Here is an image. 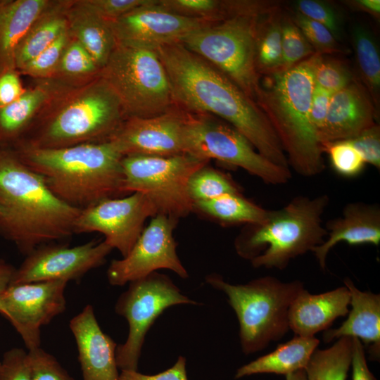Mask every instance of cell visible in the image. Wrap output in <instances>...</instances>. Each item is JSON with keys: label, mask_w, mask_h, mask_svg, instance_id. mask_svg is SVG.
<instances>
[{"label": "cell", "mask_w": 380, "mask_h": 380, "mask_svg": "<svg viewBox=\"0 0 380 380\" xmlns=\"http://www.w3.org/2000/svg\"><path fill=\"white\" fill-rule=\"evenodd\" d=\"M15 269L11 264L0 258V297L11 284Z\"/></svg>", "instance_id": "f907efd6"}, {"label": "cell", "mask_w": 380, "mask_h": 380, "mask_svg": "<svg viewBox=\"0 0 380 380\" xmlns=\"http://www.w3.org/2000/svg\"><path fill=\"white\" fill-rule=\"evenodd\" d=\"M167 73L176 106L218 118L243 134L264 157L289 168L281 142L257 103L215 66L181 43L155 49Z\"/></svg>", "instance_id": "6da1fadb"}, {"label": "cell", "mask_w": 380, "mask_h": 380, "mask_svg": "<svg viewBox=\"0 0 380 380\" xmlns=\"http://www.w3.org/2000/svg\"><path fill=\"white\" fill-rule=\"evenodd\" d=\"M112 250L104 241L95 240L73 247L42 245L27 255L15 269L11 284L78 280L103 265Z\"/></svg>", "instance_id": "2e32d148"}, {"label": "cell", "mask_w": 380, "mask_h": 380, "mask_svg": "<svg viewBox=\"0 0 380 380\" xmlns=\"http://www.w3.org/2000/svg\"><path fill=\"white\" fill-rule=\"evenodd\" d=\"M70 1H52L19 43L15 54L18 70L38 56L68 29L66 12Z\"/></svg>", "instance_id": "83f0119b"}, {"label": "cell", "mask_w": 380, "mask_h": 380, "mask_svg": "<svg viewBox=\"0 0 380 380\" xmlns=\"http://www.w3.org/2000/svg\"><path fill=\"white\" fill-rule=\"evenodd\" d=\"M353 8L363 11L379 18L380 13L379 0H356L348 1Z\"/></svg>", "instance_id": "816d5d0a"}, {"label": "cell", "mask_w": 380, "mask_h": 380, "mask_svg": "<svg viewBox=\"0 0 380 380\" xmlns=\"http://www.w3.org/2000/svg\"><path fill=\"white\" fill-rule=\"evenodd\" d=\"M322 147L329 155L332 168L342 177H355L363 171L364 159L346 140L326 143Z\"/></svg>", "instance_id": "74e56055"}, {"label": "cell", "mask_w": 380, "mask_h": 380, "mask_svg": "<svg viewBox=\"0 0 380 380\" xmlns=\"http://www.w3.org/2000/svg\"><path fill=\"white\" fill-rule=\"evenodd\" d=\"M198 303L184 295L171 279L156 272L129 282L127 291L118 298L115 312L129 324L125 342L118 345L115 359L121 370L138 369L146 335L156 319L169 307Z\"/></svg>", "instance_id": "7c38bea8"}, {"label": "cell", "mask_w": 380, "mask_h": 380, "mask_svg": "<svg viewBox=\"0 0 380 380\" xmlns=\"http://www.w3.org/2000/svg\"><path fill=\"white\" fill-rule=\"evenodd\" d=\"M39 81L13 102L0 108V143L15 144L20 140L50 101L72 87L53 79Z\"/></svg>", "instance_id": "cb8c5ba5"}, {"label": "cell", "mask_w": 380, "mask_h": 380, "mask_svg": "<svg viewBox=\"0 0 380 380\" xmlns=\"http://www.w3.org/2000/svg\"><path fill=\"white\" fill-rule=\"evenodd\" d=\"M163 9L188 18L219 22L229 18L226 1L217 0H157Z\"/></svg>", "instance_id": "e575fe53"}, {"label": "cell", "mask_w": 380, "mask_h": 380, "mask_svg": "<svg viewBox=\"0 0 380 380\" xmlns=\"http://www.w3.org/2000/svg\"><path fill=\"white\" fill-rule=\"evenodd\" d=\"M65 281L11 284L0 297V314L20 335L28 350L40 347L41 328L66 308Z\"/></svg>", "instance_id": "9a60e30c"}, {"label": "cell", "mask_w": 380, "mask_h": 380, "mask_svg": "<svg viewBox=\"0 0 380 380\" xmlns=\"http://www.w3.org/2000/svg\"><path fill=\"white\" fill-rule=\"evenodd\" d=\"M66 16L70 36L84 46L101 70L116 44L110 22L84 0L70 1Z\"/></svg>", "instance_id": "d4e9b609"}, {"label": "cell", "mask_w": 380, "mask_h": 380, "mask_svg": "<svg viewBox=\"0 0 380 380\" xmlns=\"http://www.w3.org/2000/svg\"><path fill=\"white\" fill-rule=\"evenodd\" d=\"M376 118L377 109L369 94L354 78L348 85L332 94L317 137L321 145L346 140L375 125Z\"/></svg>", "instance_id": "d6986e66"}, {"label": "cell", "mask_w": 380, "mask_h": 380, "mask_svg": "<svg viewBox=\"0 0 380 380\" xmlns=\"http://www.w3.org/2000/svg\"><path fill=\"white\" fill-rule=\"evenodd\" d=\"M188 191L193 202L213 199L225 194H239V186L228 176L208 165L190 177Z\"/></svg>", "instance_id": "836d02e7"}, {"label": "cell", "mask_w": 380, "mask_h": 380, "mask_svg": "<svg viewBox=\"0 0 380 380\" xmlns=\"http://www.w3.org/2000/svg\"><path fill=\"white\" fill-rule=\"evenodd\" d=\"M179 220L158 214L144 228L129 254L113 260L107 270V278L113 286L144 278L158 270L167 269L186 279L188 272L176 251L173 231Z\"/></svg>", "instance_id": "5bb4252c"}, {"label": "cell", "mask_w": 380, "mask_h": 380, "mask_svg": "<svg viewBox=\"0 0 380 380\" xmlns=\"http://www.w3.org/2000/svg\"><path fill=\"white\" fill-rule=\"evenodd\" d=\"M292 21L301 31L315 53L324 55L339 52L338 42L323 25L297 12Z\"/></svg>", "instance_id": "ab89813d"}, {"label": "cell", "mask_w": 380, "mask_h": 380, "mask_svg": "<svg viewBox=\"0 0 380 380\" xmlns=\"http://www.w3.org/2000/svg\"><path fill=\"white\" fill-rule=\"evenodd\" d=\"M265 15L229 17L191 32L180 43L223 72L256 102L261 88L255 65L256 37Z\"/></svg>", "instance_id": "9c48e42d"}, {"label": "cell", "mask_w": 380, "mask_h": 380, "mask_svg": "<svg viewBox=\"0 0 380 380\" xmlns=\"http://www.w3.org/2000/svg\"><path fill=\"white\" fill-rule=\"evenodd\" d=\"M206 282L223 291L239 323L241 350L250 355L280 340L289 330V310L295 298L305 289L299 280L284 282L265 276L246 284H232L215 274Z\"/></svg>", "instance_id": "52a82bcc"}, {"label": "cell", "mask_w": 380, "mask_h": 380, "mask_svg": "<svg viewBox=\"0 0 380 380\" xmlns=\"http://www.w3.org/2000/svg\"><path fill=\"white\" fill-rule=\"evenodd\" d=\"M32 380H75L56 358L40 347L28 350Z\"/></svg>", "instance_id": "60d3db41"}, {"label": "cell", "mask_w": 380, "mask_h": 380, "mask_svg": "<svg viewBox=\"0 0 380 380\" xmlns=\"http://www.w3.org/2000/svg\"><path fill=\"white\" fill-rule=\"evenodd\" d=\"M283 67L286 70L315 53L301 31L292 20H285L281 26Z\"/></svg>", "instance_id": "f35d334b"}, {"label": "cell", "mask_w": 380, "mask_h": 380, "mask_svg": "<svg viewBox=\"0 0 380 380\" xmlns=\"http://www.w3.org/2000/svg\"><path fill=\"white\" fill-rule=\"evenodd\" d=\"M311 59L315 84L331 94L342 89L355 78L338 60L317 53L311 56Z\"/></svg>", "instance_id": "d590c367"}, {"label": "cell", "mask_w": 380, "mask_h": 380, "mask_svg": "<svg viewBox=\"0 0 380 380\" xmlns=\"http://www.w3.org/2000/svg\"><path fill=\"white\" fill-rule=\"evenodd\" d=\"M70 39L67 29L51 45L20 68L18 72L38 80L52 79Z\"/></svg>", "instance_id": "8d00e7d4"}, {"label": "cell", "mask_w": 380, "mask_h": 380, "mask_svg": "<svg viewBox=\"0 0 380 380\" xmlns=\"http://www.w3.org/2000/svg\"><path fill=\"white\" fill-rule=\"evenodd\" d=\"M281 26L278 10L263 16L259 23L255 65L260 75L267 76L282 70Z\"/></svg>", "instance_id": "4dcf8cb0"}, {"label": "cell", "mask_w": 380, "mask_h": 380, "mask_svg": "<svg viewBox=\"0 0 380 380\" xmlns=\"http://www.w3.org/2000/svg\"><path fill=\"white\" fill-rule=\"evenodd\" d=\"M319 344L315 337L295 336L292 339L279 344L275 350L240 367L235 379L257 374L287 375L305 370L309 360Z\"/></svg>", "instance_id": "4316f807"}, {"label": "cell", "mask_w": 380, "mask_h": 380, "mask_svg": "<svg viewBox=\"0 0 380 380\" xmlns=\"http://www.w3.org/2000/svg\"><path fill=\"white\" fill-rule=\"evenodd\" d=\"M20 75L17 69L0 72V108L11 103L25 91Z\"/></svg>", "instance_id": "7dc6e473"}, {"label": "cell", "mask_w": 380, "mask_h": 380, "mask_svg": "<svg viewBox=\"0 0 380 380\" xmlns=\"http://www.w3.org/2000/svg\"><path fill=\"white\" fill-rule=\"evenodd\" d=\"M350 293L344 285L319 294L303 289L293 300L289 310V325L296 336L315 337L349 312Z\"/></svg>", "instance_id": "603a6c76"}, {"label": "cell", "mask_w": 380, "mask_h": 380, "mask_svg": "<svg viewBox=\"0 0 380 380\" xmlns=\"http://www.w3.org/2000/svg\"><path fill=\"white\" fill-rule=\"evenodd\" d=\"M346 141L357 151L366 164L380 169V127L377 123Z\"/></svg>", "instance_id": "7bdbcfd3"}, {"label": "cell", "mask_w": 380, "mask_h": 380, "mask_svg": "<svg viewBox=\"0 0 380 380\" xmlns=\"http://www.w3.org/2000/svg\"><path fill=\"white\" fill-rule=\"evenodd\" d=\"M80 211L58 198L13 150L0 148V233L22 253L72 236Z\"/></svg>", "instance_id": "7a4b0ae2"}, {"label": "cell", "mask_w": 380, "mask_h": 380, "mask_svg": "<svg viewBox=\"0 0 380 380\" xmlns=\"http://www.w3.org/2000/svg\"><path fill=\"white\" fill-rule=\"evenodd\" d=\"M350 367L352 368V380H377L368 367L365 348L357 338H353Z\"/></svg>", "instance_id": "681fc988"}, {"label": "cell", "mask_w": 380, "mask_h": 380, "mask_svg": "<svg viewBox=\"0 0 380 380\" xmlns=\"http://www.w3.org/2000/svg\"><path fill=\"white\" fill-rule=\"evenodd\" d=\"M327 235L323 243L315 247L319 265L324 270L330 250L340 242L349 245L380 243V205L377 203L350 202L341 214L324 224Z\"/></svg>", "instance_id": "44dd1931"}, {"label": "cell", "mask_w": 380, "mask_h": 380, "mask_svg": "<svg viewBox=\"0 0 380 380\" xmlns=\"http://www.w3.org/2000/svg\"><path fill=\"white\" fill-rule=\"evenodd\" d=\"M208 163L187 153L124 156L122 193H141L158 214L179 220L194 211V202L188 191L190 177Z\"/></svg>", "instance_id": "30bf717a"}, {"label": "cell", "mask_w": 380, "mask_h": 380, "mask_svg": "<svg viewBox=\"0 0 380 380\" xmlns=\"http://www.w3.org/2000/svg\"><path fill=\"white\" fill-rule=\"evenodd\" d=\"M295 6L298 13L325 26L336 39L339 37V19L335 11L328 4L316 0H299Z\"/></svg>", "instance_id": "b9f144b4"}, {"label": "cell", "mask_w": 380, "mask_h": 380, "mask_svg": "<svg viewBox=\"0 0 380 380\" xmlns=\"http://www.w3.org/2000/svg\"><path fill=\"white\" fill-rule=\"evenodd\" d=\"M332 94L315 84L310 107L312 125L317 132L322 127Z\"/></svg>", "instance_id": "c3c4849f"}, {"label": "cell", "mask_w": 380, "mask_h": 380, "mask_svg": "<svg viewBox=\"0 0 380 380\" xmlns=\"http://www.w3.org/2000/svg\"><path fill=\"white\" fill-rule=\"evenodd\" d=\"M186 362L184 356H179L170 368L151 375L141 374L137 370H121L118 380H188Z\"/></svg>", "instance_id": "bcb514c9"}, {"label": "cell", "mask_w": 380, "mask_h": 380, "mask_svg": "<svg viewBox=\"0 0 380 380\" xmlns=\"http://www.w3.org/2000/svg\"><path fill=\"white\" fill-rule=\"evenodd\" d=\"M14 144L18 157L72 207L82 210L123 194V156L109 141L58 148Z\"/></svg>", "instance_id": "3957f363"}, {"label": "cell", "mask_w": 380, "mask_h": 380, "mask_svg": "<svg viewBox=\"0 0 380 380\" xmlns=\"http://www.w3.org/2000/svg\"><path fill=\"white\" fill-rule=\"evenodd\" d=\"M97 14L113 21L144 4L147 0H84Z\"/></svg>", "instance_id": "f6af8a7d"}, {"label": "cell", "mask_w": 380, "mask_h": 380, "mask_svg": "<svg viewBox=\"0 0 380 380\" xmlns=\"http://www.w3.org/2000/svg\"><path fill=\"white\" fill-rule=\"evenodd\" d=\"M0 365H1V361H0Z\"/></svg>", "instance_id": "db71d44e"}, {"label": "cell", "mask_w": 380, "mask_h": 380, "mask_svg": "<svg viewBox=\"0 0 380 380\" xmlns=\"http://www.w3.org/2000/svg\"><path fill=\"white\" fill-rule=\"evenodd\" d=\"M157 211L143 194L134 192L122 198H109L81 210L74 234L99 232L104 241L127 256L141 235L145 221Z\"/></svg>", "instance_id": "4fadbf2b"}, {"label": "cell", "mask_w": 380, "mask_h": 380, "mask_svg": "<svg viewBox=\"0 0 380 380\" xmlns=\"http://www.w3.org/2000/svg\"><path fill=\"white\" fill-rule=\"evenodd\" d=\"M216 22L188 18L147 1L110 22L117 42L151 49L180 43L191 32Z\"/></svg>", "instance_id": "e0dca14e"}, {"label": "cell", "mask_w": 380, "mask_h": 380, "mask_svg": "<svg viewBox=\"0 0 380 380\" xmlns=\"http://www.w3.org/2000/svg\"><path fill=\"white\" fill-rule=\"evenodd\" d=\"M0 380H32L28 353L23 348H13L4 353Z\"/></svg>", "instance_id": "ee69618b"}, {"label": "cell", "mask_w": 380, "mask_h": 380, "mask_svg": "<svg viewBox=\"0 0 380 380\" xmlns=\"http://www.w3.org/2000/svg\"><path fill=\"white\" fill-rule=\"evenodd\" d=\"M124 120L118 96L99 75L59 92L18 141L44 148L106 141Z\"/></svg>", "instance_id": "277c9868"}, {"label": "cell", "mask_w": 380, "mask_h": 380, "mask_svg": "<svg viewBox=\"0 0 380 380\" xmlns=\"http://www.w3.org/2000/svg\"><path fill=\"white\" fill-rule=\"evenodd\" d=\"M76 341L83 380H118L117 343L101 329L92 305H87L69 324Z\"/></svg>", "instance_id": "ffe728a7"}, {"label": "cell", "mask_w": 380, "mask_h": 380, "mask_svg": "<svg viewBox=\"0 0 380 380\" xmlns=\"http://www.w3.org/2000/svg\"><path fill=\"white\" fill-rule=\"evenodd\" d=\"M100 72L101 69L89 53L71 37L52 79L75 87L94 80Z\"/></svg>", "instance_id": "d6a6232c"}, {"label": "cell", "mask_w": 380, "mask_h": 380, "mask_svg": "<svg viewBox=\"0 0 380 380\" xmlns=\"http://www.w3.org/2000/svg\"><path fill=\"white\" fill-rule=\"evenodd\" d=\"M352 38L363 85L378 110L380 94V58L376 43L371 32L361 25L354 27Z\"/></svg>", "instance_id": "1f68e13d"}, {"label": "cell", "mask_w": 380, "mask_h": 380, "mask_svg": "<svg viewBox=\"0 0 380 380\" xmlns=\"http://www.w3.org/2000/svg\"><path fill=\"white\" fill-rule=\"evenodd\" d=\"M186 112L174 108L149 118H130L122 121L107 140L122 156H176L184 152Z\"/></svg>", "instance_id": "ac0fdd59"}, {"label": "cell", "mask_w": 380, "mask_h": 380, "mask_svg": "<svg viewBox=\"0 0 380 380\" xmlns=\"http://www.w3.org/2000/svg\"><path fill=\"white\" fill-rule=\"evenodd\" d=\"M315 86L310 56L267 75L260 82L256 99L281 142L289 167L306 177L318 175L325 168L322 145L310 119Z\"/></svg>", "instance_id": "5b68a950"}, {"label": "cell", "mask_w": 380, "mask_h": 380, "mask_svg": "<svg viewBox=\"0 0 380 380\" xmlns=\"http://www.w3.org/2000/svg\"><path fill=\"white\" fill-rule=\"evenodd\" d=\"M343 282L350 293L351 310L339 327L324 331L323 341L329 343L341 337L357 338L367 348L369 360L379 361L380 295L359 290L349 278Z\"/></svg>", "instance_id": "7402d4cb"}, {"label": "cell", "mask_w": 380, "mask_h": 380, "mask_svg": "<svg viewBox=\"0 0 380 380\" xmlns=\"http://www.w3.org/2000/svg\"><path fill=\"white\" fill-rule=\"evenodd\" d=\"M286 380H307L305 370H300L286 375Z\"/></svg>", "instance_id": "f5cc1de1"}, {"label": "cell", "mask_w": 380, "mask_h": 380, "mask_svg": "<svg viewBox=\"0 0 380 380\" xmlns=\"http://www.w3.org/2000/svg\"><path fill=\"white\" fill-rule=\"evenodd\" d=\"M353 338L341 337L329 348H317L305 369L307 380H346L351 366Z\"/></svg>", "instance_id": "f546056e"}, {"label": "cell", "mask_w": 380, "mask_h": 380, "mask_svg": "<svg viewBox=\"0 0 380 380\" xmlns=\"http://www.w3.org/2000/svg\"><path fill=\"white\" fill-rule=\"evenodd\" d=\"M51 1H0V72L16 69L15 54L19 43Z\"/></svg>", "instance_id": "484cf974"}, {"label": "cell", "mask_w": 380, "mask_h": 380, "mask_svg": "<svg viewBox=\"0 0 380 380\" xmlns=\"http://www.w3.org/2000/svg\"><path fill=\"white\" fill-rule=\"evenodd\" d=\"M194 211L199 212L223 225H248L265 221L270 210L260 207L239 193L194 202Z\"/></svg>", "instance_id": "f1b7e54d"}, {"label": "cell", "mask_w": 380, "mask_h": 380, "mask_svg": "<svg viewBox=\"0 0 380 380\" xmlns=\"http://www.w3.org/2000/svg\"><path fill=\"white\" fill-rule=\"evenodd\" d=\"M100 75L118 96L125 119L156 116L176 107L167 73L154 49L116 42Z\"/></svg>", "instance_id": "ba28073f"}, {"label": "cell", "mask_w": 380, "mask_h": 380, "mask_svg": "<svg viewBox=\"0 0 380 380\" xmlns=\"http://www.w3.org/2000/svg\"><path fill=\"white\" fill-rule=\"evenodd\" d=\"M330 202L324 194L298 195L261 223L245 225L234 241L236 253L254 268L284 270L290 261L322 244L327 232L322 217Z\"/></svg>", "instance_id": "8992f818"}, {"label": "cell", "mask_w": 380, "mask_h": 380, "mask_svg": "<svg viewBox=\"0 0 380 380\" xmlns=\"http://www.w3.org/2000/svg\"><path fill=\"white\" fill-rule=\"evenodd\" d=\"M185 112V153L240 167L267 184H284L291 179V169L276 165L262 156L243 134L225 121L209 114Z\"/></svg>", "instance_id": "8fae6325"}]
</instances>
